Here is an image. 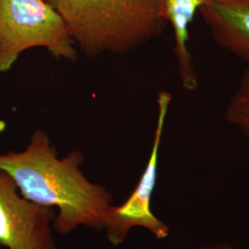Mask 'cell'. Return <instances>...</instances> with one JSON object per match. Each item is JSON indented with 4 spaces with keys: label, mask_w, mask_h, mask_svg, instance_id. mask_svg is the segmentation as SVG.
Segmentation results:
<instances>
[{
    "label": "cell",
    "mask_w": 249,
    "mask_h": 249,
    "mask_svg": "<svg viewBox=\"0 0 249 249\" xmlns=\"http://www.w3.org/2000/svg\"><path fill=\"white\" fill-rule=\"evenodd\" d=\"M53 208L20 195L9 175L0 169V246L8 249H56Z\"/></svg>",
    "instance_id": "5b68a950"
},
{
    "label": "cell",
    "mask_w": 249,
    "mask_h": 249,
    "mask_svg": "<svg viewBox=\"0 0 249 249\" xmlns=\"http://www.w3.org/2000/svg\"><path fill=\"white\" fill-rule=\"evenodd\" d=\"M199 14L214 42L249 65V0H207Z\"/></svg>",
    "instance_id": "8992f818"
},
{
    "label": "cell",
    "mask_w": 249,
    "mask_h": 249,
    "mask_svg": "<svg viewBox=\"0 0 249 249\" xmlns=\"http://www.w3.org/2000/svg\"><path fill=\"white\" fill-rule=\"evenodd\" d=\"M235 249L232 248L231 246L228 245H216L213 247H206V248H202V249Z\"/></svg>",
    "instance_id": "9c48e42d"
},
{
    "label": "cell",
    "mask_w": 249,
    "mask_h": 249,
    "mask_svg": "<svg viewBox=\"0 0 249 249\" xmlns=\"http://www.w3.org/2000/svg\"><path fill=\"white\" fill-rule=\"evenodd\" d=\"M226 120L249 136V67L225 110Z\"/></svg>",
    "instance_id": "ba28073f"
},
{
    "label": "cell",
    "mask_w": 249,
    "mask_h": 249,
    "mask_svg": "<svg viewBox=\"0 0 249 249\" xmlns=\"http://www.w3.org/2000/svg\"><path fill=\"white\" fill-rule=\"evenodd\" d=\"M172 96L168 91H160L157 99V122L151 154L145 170L131 195L119 206L110 205L104 215V230L107 240L115 247L124 243L135 227H142L157 239L169 235L170 228L151 211V197L156 185L160 142Z\"/></svg>",
    "instance_id": "277c9868"
},
{
    "label": "cell",
    "mask_w": 249,
    "mask_h": 249,
    "mask_svg": "<svg viewBox=\"0 0 249 249\" xmlns=\"http://www.w3.org/2000/svg\"><path fill=\"white\" fill-rule=\"evenodd\" d=\"M206 2L207 0H163L164 18L174 31V51L181 84L189 91L196 90L199 84L188 46L189 27Z\"/></svg>",
    "instance_id": "52a82bcc"
},
{
    "label": "cell",
    "mask_w": 249,
    "mask_h": 249,
    "mask_svg": "<svg viewBox=\"0 0 249 249\" xmlns=\"http://www.w3.org/2000/svg\"><path fill=\"white\" fill-rule=\"evenodd\" d=\"M44 47L53 57L74 61L77 45L60 14L46 0H0V73L20 53Z\"/></svg>",
    "instance_id": "3957f363"
},
{
    "label": "cell",
    "mask_w": 249,
    "mask_h": 249,
    "mask_svg": "<svg viewBox=\"0 0 249 249\" xmlns=\"http://www.w3.org/2000/svg\"><path fill=\"white\" fill-rule=\"evenodd\" d=\"M72 39L89 57L125 53L160 36L166 25L163 0H46Z\"/></svg>",
    "instance_id": "7a4b0ae2"
},
{
    "label": "cell",
    "mask_w": 249,
    "mask_h": 249,
    "mask_svg": "<svg viewBox=\"0 0 249 249\" xmlns=\"http://www.w3.org/2000/svg\"><path fill=\"white\" fill-rule=\"evenodd\" d=\"M82 152L58 158L45 131L38 129L21 151L0 154V169L13 179L20 195L37 204L57 208L53 228L69 235L80 226L104 230V215L113 203L107 188L90 182L80 169Z\"/></svg>",
    "instance_id": "6da1fadb"
}]
</instances>
